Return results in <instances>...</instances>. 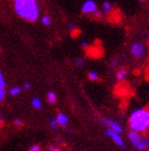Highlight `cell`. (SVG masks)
Returning a JSON list of instances; mask_svg holds the SVG:
<instances>
[{"label": "cell", "instance_id": "cell-1", "mask_svg": "<svg viewBox=\"0 0 149 151\" xmlns=\"http://www.w3.org/2000/svg\"><path fill=\"white\" fill-rule=\"evenodd\" d=\"M14 9L18 16L31 23L36 22L40 14L37 0H14Z\"/></svg>", "mask_w": 149, "mask_h": 151}, {"label": "cell", "instance_id": "cell-2", "mask_svg": "<svg viewBox=\"0 0 149 151\" xmlns=\"http://www.w3.org/2000/svg\"><path fill=\"white\" fill-rule=\"evenodd\" d=\"M130 131L143 134L149 130V108H138L131 113L128 120Z\"/></svg>", "mask_w": 149, "mask_h": 151}, {"label": "cell", "instance_id": "cell-3", "mask_svg": "<svg viewBox=\"0 0 149 151\" xmlns=\"http://www.w3.org/2000/svg\"><path fill=\"white\" fill-rule=\"evenodd\" d=\"M128 139L130 140V142H131L132 145L134 146V148H136L138 150H140V151L145 150L142 134L136 133V132H133V131H130V132H128Z\"/></svg>", "mask_w": 149, "mask_h": 151}, {"label": "cell", "instance_id": "cell-4", "mask_svg": "<svg viewBox=\"0 0 149 151\" xmlns=\"http://www.w3.org/2000/svg\"><path fill=\"white\" fill-rule=\"evenodd\" d=\"M131 54L136 59H143L146 54V47L140 42H134L131 46Z\"/></svg>", "mask_w": 149, "mask_h": 151}, {"label": "cell", "instance_id": "cell-5", "mask_svg": "<svg viewBox=\"0 0 149 151\" xmlns=\"http://www.w3.org/2000/svg\"><path fill=\"white\" fill-rule=\"evenodd\" d=\"M102 123L104 125L108 127L109 130L111 131L115 132V133H118V134H123V128L121 127L117 121H115V120H112V119H109V118H102Z\"/></svg>", "mask_w": 149, "mask_h": 151}, {"label": "cell", "instance_id": "cell-6", "mask_svg": "<svg viewBox=\"0 0 149 151\" xmlns=\"http://www.w3.org/2000/svg\"><path fill=\"white\" fill-rule=\"evenodd\" d=\"M106 135L108 137H110L113 142H114L115 145H117L118 147H121V148L125 149L126 148V144H125V140L123 139V137H121V134H118V133H115V132L111 131V130H106Z\"/></svg>", "mask_w": 149, "mask_h": 151}, {"label": "cell", "instance_id": "cell-7", "mask_svg": "<svg viewBox=\"0 0 149 151\" xmlns=\"http://www.w3.org/2000/svg\"><path fill=\"white\" fill-rule=\"evenodd\" d=\"M97 10V4L94 0H86L85 2L82 4V8H81V11L84 14H94Z\"/></svg>", "mask_w": 149, "mask_h": 151}, {"label": "cell", "instance_id": "cell-8", "mask_svg": "<svg viewBox=\"0 0 149 151\" xmlns=\"http://www.w3.org/2000/svg\"><path fill=\"white\" fill-rule=\"evenodd\" d=\"M55 121H57V125H59V127L66 128V127L68 125V117L66 116L65 114H63V113L57 114V117H55Z\"/></svg>", "mask_w": 149, "mask_h": 151}, {"label": "cell", "instance_id": "cell-9", "mask_svg": "<svg viewBox=\"0 0 149 151\" xmlns=\"http://www.w3.org/2000/svg\"><path fill=\"white\" fill-rule=\"evenodd\" d=\"M127 75H128V71H127V69L121 68V69L117 70V72H116V79L119 81H123L126 79Z\"/></svg>", "mask_w": 149, "mask_h": 151}, {"label": "cell", "instance_id": "cell-10", "mask_svg": "<svg viewBox=\"0 0 149 151\" xmlns=\"http://www.w3.org/2000/svg\"><path fill=\"white\" fill-rule=\"evenodd\" d=\"M102 12L104 13V14L109 15L112 13V11H113V4H112L110 1H104V2L102 3Z\"/></svg>", "mask_w": 149, "mask_h": 151}, {"label": "cell", "instance_id": "cell-11", "mask_svg": "<svg viewBox=\"0 0 149 151\" xmlns=\"http://www.w3.org/2000/svg\"><path fill=\"white\" fill-rule=\"evenodd\" d=\"M57 94L55 92L53 91H50V92L47 93V102H48L49 104H55V102H57Z\"/></svg>", "mask_w": 149, "mask_h": 151}, {"label": "cell", "instance_id": "cell-12", "mask_svg": "<svg viewBox=\"0 0 149 151\" xmlns=\"http://www.w3.org/2000/svg\"><path fill=\"white\" fill-rule=\"evenodd\" d=\"M31 104L35 109H40L42 108V101L38 98H33L31 101Z\"/></svg>", "mask_w": 149, "mask_h": 151}, {"label": "cell", "instance_id": "cell-13", "mask_svg": "<svg viewBox=\"0 0 149 151\" xmlns=\"http://www.w3.org/2000/svg\"><path fill=\"white\" fill-rule=\"evenodd\" d=\"M87 76H89V81H96L99 79V74H98L96 71H89Z\"/></svg>", "mask_w": 149, "mask_h": 151}, {"label": "cell", "instance_id": "cell-14", "mask_svg": "<svg viewBox=\"0 0 149 151\" xmlns=\"http://www.w3.org/2000/svg\"><path fill=\"white\" fill-rule=\"evenodd\" d=\"M10 94H11L12 96H18L20 92H21V88L20 87H13V88H11L10 89Z\"/></svg>", "mask_w": 149, "mask_h": 151}, {"label": "cell", "instance_id": "cell-15", "mask_svg": "<svg viewBox=\"0 0 149 151\" xmlns=\"http://www.w3.org/2000/svg\"><path fill=\"white\" fill-rule=\"evenodd\" d=\"M42 23H43L44 26H50L51 25V18L48 15H44L42 17Z\"/></svg>", "mask_w": 149, "mask_h": 151}, {"label": "cell", "instance_id": "cell-16", "mask_svg": "<svg viewBox=\"0 0 149 151\" xmlns=\"http://www.w3.org/2000/svg\"><path fill=\"white\" fill-rule=\"evenodd\" d=\"M49 124H50V128H51L52 130H55V131H57V129H59V125H57L55 118H52V119L50 120V123H49Z\"/></svg>", "mask_w": 149, "mask_h": 151}, {"label": "cell", "instance_id": "cell-17", "mask_svg": "<svg viewBox=\"0 0 149 151\" xmlns=\"http://www.w3.org/2000/svg\"><path fill=\"white\" fill-rule=\"evenodd\" d=\"M110 64H111V67L113 68V69H115V68L118 67V64H119V60H118V58H113L111 60V62H110Z\"/></svg>", "mask_w": 149, "mask_h": 151}, {"label": "cell", "instance_id": "cell-18", "mask_svg": "<svg viewBox=\"0 0 149 151\" xmlns=\"http://www.w3.org/2000/svg\"><path fill=\"white\" fill-rule=\"evenodd\" d=\"M6 79L3 77L2 72L0 71V88H6Z\"/></svg>", "mask_w": 149, "mask_h": 151}, {"label": "cell", "instance_id": "cell-19", "mask_svg": "<svg viewBox=\"0 0 149 151\" xmlns=\"http://www.w3.org/2000/svg\"><path fill=\"white\" fill-rule=\"evenodd\" d=\"M6 89H4V88H0V103L6 99Z\"/></svg>", "mask_w": 149, "mask_h": 151}, {"label": "cell", "instance_id": "cell-20", "mask_svg": "<svg viewBox=\"0 0 149 151\" xmlns=\"http://www.w3.org/2000/svg\"><path fill=\"white\" fill-rule=\"evenodd\" d=\"M143 140H144V147H145V149L149 150V137L143 136Z\"/></svg>", "mask_w": 149, "mask_h": 151}, {"label": "cell", "instance_id": "cell-21", "mask_svg": "<svg viewBox=\"0 0 149 151\" xmlns=\"http://www.w3.org/2000/svg\"><path fill=\"white\" fill-rule=\"evenodd\" d=\"M74 64L77 65L78 68H81V67H83V64H84V61L83 59H80V58H78L74 60Z\"/></svg>", "mask_w": 149, "mask_h": 151}, {"label": "cell", "instance_id": "cell-22", "mask_svg": "<svg viewBox=\"0 0 149 151\" xmlns=\"http://www.w3.org/2000/svg\"><path fill=\"white\" fill-rule=\"evenodd\" d=\"M67 28H68V30H70V31H74V30H76L77 28H76V24L72 23V22H70V23L68 24V26H67Z\"/></svg>", "mask_w": 149, "mask_h": 151}, {"label": "cell", "instance_id": "cell-23", "mask_svg": "<svg viewBox=\"0 0 149 151\" xmlns=\"http://www.w3.org/2000/svg\"><path fill=\"white\" fill-rule=\"evenodd\" d=\"M29 151H40V147L38 145H32L29 148Z\"/></svg>", "mask_w": 149, "mask_h": 151}, {"label": "cell", "instance_id": "cell-24", "mask_svg": "<svg viewBox=\"0 0 149 151\" xmlns=\"http://www.w3.org/2000/svg\"><path fill=\"white\" fill-rule=\"evenodd\" d=\"M49 151H62V150H61L60 147H57L55 145H51L49 147Z\"/></svg>", "mask_w": 149, "mask_h": 151}, {"label": "cell", "instance_id": "cell-25", "mask_svg": "<svg viewBox=\"0 0 149 151\" xmlns=\"http://www.w3.org/2000/svg\"><path fill=\"white\" fill-rule=\"evenodd\" d=\"M13 123H14L15 125H17V127H19V125L23 124V121L20 119H18V118H15V119L13 120Z\"/></svg>", "mask_w": 149, "mask_h": 151}, {"label": "cell", "instance_id": "cell-26", "mask_svg": "<svg viewBox=\"0 0 149 151\" xmlns=\"http://www.w3.org/2000/svg\"><path fill=\"white\" fill-rule=\"evenodd\" d=\"M93 15H95V17H97V18H100L101 16H102V14H101V11H99V10H97V11L95 12Z\"/></svg>", "mask_w": 149, "mask_h": 151}, {"label": "cell", "instance_id": "cell-27", "mask_svg": "<svg viewBox=\"0 0 149 151\" xmlns=\"http://www.w3.org/2000/svg\"><path fill=\"white\" fill-rule=\"evenodd\" d=\"M30 87H31V86H30V84H29V83H26V84L23 85V89H25V90H29V89H30Z\"/></svg>", "mask_w": 149, "mask_h": 151}, {"label": "cell", "instance_id": "cell-28", "mask_svg": "<svg viewBox=\"0 0 149 151\" xmlns=\"http://www.w3.org/2000/svg\"><path fill=\"white\" fill-rule=\"evenodd\" d=\"M81 46H82V47H87V42H85V41H83V42L81 43Z\"/></svg>", "mask_w": 149, "mask_h": 151}, {"label": "cell", "instance_id": "cell-29", "mask_svg": "<svg viewBox=\"0 0 149 151\" xmlns=\"http://www.w3.org/2000/svg\"><path fill=\"white\" fill-rule=\"evenodd\" d=\"M140 1H142V2H144V1H146V0H140Z\"/></svg>", "mask_w": 149, "mask_h": 151}, {"label": "cell", "instance_id": "cell-30", "mask_svg": "<svg viewBox=\"0 0 149 151\" xmlns=\"http://www.w3.org/2000/svg\"><path fill=\"white\" fill-rule=\"evenodd\" d=\"M0 124H1V117H0Z\"/></svg>", "mask_w": 149, "mask_h": 151}, {"label": "cell", "instance_id": "cell-31", "mask_svg": "<svg viewBox=\"0 0 149 151\" xmlns=\"http://www.w3.org/2000/svg\"><path fill=\"white\" fill-rule=\"evenodd\" d=\"M148 43H149V37H148Z\"/></svg>", "mask_w": 149, "mask_h": 151}, {"label": "cell", "instance_id": "cell-32", "mask_svg": "<svg viewBox=\"0 0 149 151\" xmlns=\"http://www.w3.org/2000/svg\"><path fill=\"white\" fill-rule=\"evenodd\" d=\"M0 52H1V48H0Z\"/></svg>", "mask_w": 149, "mask_h": 151}]
</instances>
